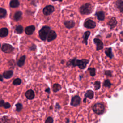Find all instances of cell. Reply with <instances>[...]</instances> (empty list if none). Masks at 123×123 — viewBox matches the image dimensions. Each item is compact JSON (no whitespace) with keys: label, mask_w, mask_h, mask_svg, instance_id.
Segmentation results:
<instances>
[{"label":"cell","mask_w":123,"mask_h":123,"mask_svg":"<svg viewBox=\"0 0 123 123\" xmlns=\"http://www.w3.org/2000/svg\"><path fill=\"white\" fill-rule=\"evenodd\" d=\"M89 63V60L87 59L78 60L76 58H74L68 61L66 63V65L68 67H72L78 66L80 69H84Z\"/></svg>","instance_id":"cell-1"},{"label":"cell","mask_w":123,"mask_h":123,"mask_svg":"<svg viewBox=\"0 0 123 123\" xmlns=\"http://www.w3.org/2000/svg\"><path fill=\"white\" fill-rule=\"evenodd\" d=\"M51 31V28L48 26H44L38 31L39 37L41 40H46L47 38L48 35Z\"/></svg>","instance_id":"cell-2"},{"label":"cell","mask_w":123,"mask_h":123,"mask_svg":"<svg viewBox=\"0 0 123 123\" xmlns=\"http://www.w3.org/2000/svg\"><path fill=\"white\" fill-rule=\"evenodd\" d=\"M93 112L97 115H102L105 111V106L102 103H96L92 107Z\"/></svg>","instance_id":"cell-3"},{"label":"cell","mask_w":123,"mask_h":123,"mask_svg":"<svg viewBox=\"0 0 123 123\" xmlns=\"http://www.w3.org/2000/svg\"><path fill=\"white\" fill-rule=\"evenodd\" d=\"M92 6L89 4H86L80 8V12L82 15H89L92 12Z\"/></svg>","instance_id":"cell-4"},{"label":"cell","mask_w":123,"mask_h":123,"mask_svg":"<svg viewBox=\"0 0 123 123\" xmlns=\"http://www.w3.org/2000/svg\"><path fill=\"white\" fill-rule=\"evenodd\" d=\"M14 50V47L9 44L4 43L2 46V51L5 53H11Z\"/></svg>","instance_id":"cell-5"},{"label":"cell","mask_w":123,"mask_h":123,"mask_svg":"<svg viewBox=\"0 0 123 123\" xmlns=\"http://www.w3.org/2000/svg\"><path fill=\"white\" fill-rule=\"evenodd\" d=\"M81 102V98L78 95L75 96L71 99V105L74 107H76L78 106Z\"/></svg>","instance_id":"cell-6"},{"label":"cell","mask_w":123,"mask_h":123,"mask_svg":"<svg viewBox=\"0 0 123 123\" xmlns=\"http://www.w3.org/2000/svg\"><path fill=\"white\" fill-rule=\"evenodd\" d=\"M94 43L96 45V50L99 51L101 50H102L103 48V43L102 42V41L99 39L95 38L93 40Z\"/></svg>","instance_id":"cell-7"},{"label":"cell","mask_w":123,"mask_h":123,"mask_svg":"<svg viewBox=\"0 0 123 123\" xmlns=\"http://www.w3.org/2000/svg\"><path fill=\"white\" fill-rule=\"evenodd\" d=\"M54 10V8L53 6L48 5L44 8L43 10V13L44 15L49 16L51 15L52 13H53Z\"/></svg>","instance_id":"cell-8"},{"label":"cell","mask_w":123,"mask_h":123,"mask_svg":"<svg viewBox=\"0 0 123 123\" xmlns=\"http://www.w3.org/2000/svg\"><path fill=\"white\" fill-rule=\"evenodd\" d=\"M96 23L91 20H88L84 23V26L87 29H92L96 27Z\"/></svg>","instance_id":"cell-9"},{"label":"cell","mask_w":123,"mask_h":123,"mask_svg":"<svg viewBox=\"0 0 123 123\" xmlns=\"http://www.w3.org/2000/svg\"><path fill=\"white\" fill-rule=\"evenodd\" d=\"M57 37V34L55 31L51 30L47 37V41L48 42H51L52 41L55 39Z\"/></svg>","instance_id":"cell-10"},{"label":"cell","mask_w":123,"mask_h":123,"mask_svg":"<svg viewBox=\"0 0 123 123\" xmlns=\"http://www.w3.org/2000/svg\"><path fill=\"white\" fill-rule=\"evenodd\" d=\"M94 92L91 90H88L86 91L84 99L83 100V102L84 103L86 102L87 98H89L90 100H92L94 98Z\"/></svg>","instance_id":"cell-11"},{"label":"cell","mask_w":123,"mask_h":123,"mask_svg":"<svg viewBox=\"0 0 123 123\" xmlns=\"http://www.w3.org/2000/svg\"><path fill=\"white\" fill-rule=\"evenodd\" d=\"M36 28L34 25H30L27 26L25 29V34L28 35H31L33 34Z\"/></svg>","instance_id":"cell-12"},{"label":"cell","mask_w":123,"mask_h":123,"mask_svg":"<svg viewBox=\"0 0 123 123\" xmlns=\"http://www.w3.org/2000/svg\"><path fill=\"white\" fill-rule=\"evenodd\" d=\"M25 96L29 100H33L35 98V93L32 89H30L25 93Z\"/></svg>","instance_id":"cell-13"},{"label":"cell","mask_w":123,"mask_h":123,"mask_svg":"<svg viewBox=\"0 0 123 123\" xmlns=\"http://www.w3.org/2000/svg\"><path fill=\"white\" fill-rule=\"evenodd\" d=\"M13 76V71L12 70L5 71L3 74L4 78L5 79H9L11 78Z\"/></svg>","instance_id":"cell-14"},{"label":"cell","mask_w":123,"mask_h":123,"mask_svg":"<svg viewBox=\"0 0 123 123\" xmlns=\"http://www.w3.org/2000/svg\"><path fill=\"white\" fill-rule=\"evenodd\" d=\"M64 25L67 29H70L73 28L75 25V23L72 21H67L64 22Z\"/></svg>","instance_id":"cell-15"},{"label":"cell","mask_w":123,"mask_h":123,"mask_svg":"<svg viewBox=\"0 0 123 123\" xmlns=\"http://www.w3.org/2000/svg\"><path fill=\"white\" fill-rule=\"evenodd\" d=\"M107 25L110 27L111 29H114L117 25V21L116 19L114 17L111 18V19L108 22Z\"/></svg>","instance_id":"cell-16"},{"label":"cell","mask_w":123,"mask_h":123,"mask_svg":"<svg viewBox=\"0 0 123 123\" xmlns=\"http://www.w3.org/2000/svg\"><path fill=\"white\" fill-rule=\"evenodd\" d=\"M9 33L8 30L6 28H2L0 30V37L1 38L6 37L8 36Z\"/></svg>","instance_id":"cell-17"},{"label":"cell","mask_w":123,"mask_h":123,"mask_svg":"<svg viewBox=\"0 0 123 123\" xmlns=\"http://www.w3.org/2000/svg\"><path fill=\"white\" fill-rule=\"evenodd\" d=\"M90 35V32L89 31H87L84 33V35L83 36V43H85L86 45H88V38Z\"/></svg>","instance_id":"cell-18"},{"label":"cell","mask_w":123,"mask_h":123,"mask_svg":"<svg viewBox=\"0 0 123 123\" xmlns=\"http://www.w3.org/2000/svg\"><path fill=\"white\" fill-rule=\"evenodd\" d=\"M25 58L26 56L25 55H23L20 58V59L18 60V62H17V64L18 66L21 67L24 65L25 63Z\"/></svg>","instance_id":"cell-19"},{"label":"cell","mask_w":123,"mask_h":123,"mask_svg":"<svg viewBox=\"0 0 123 123\" xmlns=\"http://www.w3.org/2000/svg\"><path fill=\"white\" fill-rule=\"evenodd\" d=\"M96 15L98 19L100 21H103L105 18L104 13L102 11H99L97 12L96 13Z\"/></svg>","instance_id":"cell-20"},{"label":"cell","mask_w":123,"mask_h":123,"mask_svg":"<svg viewBox=\"0 0 123 123\" xmlns=\"http://www.w3.org/2000/svg\"><path fill=\"white\" fill-rule=\"evenodd\" d=\"M105 53L106 54V56L111 59H112L114 57V55L112 53V48H106L105 50Z\"/></svg>","instance_id":"cell-21"},{"label":"cell","mask_w":123,"mask_h":123,"mask_svg":"<svg viewBox=\"0 0 123 123\" xmlns=\"http://www.w3.org/2000/svg\"><path fill=\"white\" fill-rule=\"evenodd\" d=\"M116 5L120 12L123 13V1L122 0H118L116 2Z\"/></svg>","instance_id":"cell-22"},{"label":"cell","mask_w":123,"mask_h":123,"mask_svg":"<svg viewBox=\"0 0 123 123\" xmlns=\"http://www.w3.org/2000/svg\"><path fill=\"white\" fill-rule=\"evenodd\" d=\"M22 15V13L21 11H17V12L13 17V18L16 21H18L20 20Z\"/></svg>","instance_id":"cell-23"},{"label":"cell","mask_w":123,"mask_h":123,"mask_svg":"<svg viewBox=\"0 0 123 123\" xmlns=\"http://www.w3.org/2000/svg\"><path fill=\"white\" fill-rule=\"evenodd\" d=\"M62 89L61 86L59 84H54L52 86V90L54 92H57Z\"/></svg>","instance_id":"cell-24"},{"label":"cell","mask_w":123,"mask_h":123,"mask_svg":"<svg viewBox=\"0 0 123 123\" xmlns=\"http://www.w3.org/2000/svg\"><path fill=\"white\" fill-rule=\"evenodd\" d=\"M0 105H1V107H3L5 109H9L11 107V105L9 102H5L3 100H1Z\"/></svg>","instance_id":"cell-25"},{"label":"cell","mask_w":123,"mask_h":123,"mask_svg":"<svg viewBox=\"0 0 123 123\" xmlns=\"http://www.w3.org/2000/svg\"><path fill=\"white\" fill-rule=\"evenodd\" d=\"M10 5L12 8H16L19 5V2L18 0H12L10 2Z\"/></svg>","instance_id":"cell-26"},{"label":"cell","mask_w":123,"mask_h":123,"mask_svg":"<svg viewBox=\"0 0 123 123\" xmlns=\"http://www.w3.org/2000/svg\"><path fill=\"white\" fill-rule=\"evenodd\" d=\"M15 32L18 34H22L23 32V27L21 25H18L17 26L15 30Z\"/></svg>","instance_id":"cell-27"},{"label":"cell","mask_w":123,"mask_h":123,"mask_svg":"<svg viewBox=\"0 0 123 123\" xmlns=\"http://www.w3.org/2000/svg\"><path fill=\"white\" fill-rule=\"evenodd\" d=\"M6 11L5 9H3L1 8L0 9V18H4L6 15Z\"/></svg>","instance_id":"cell-28"},{"label":"cell","mask_w":123,"mask_h":123,"mask_svg":"<svg viewBox=\"0 0 123 123\" xmlns=\"http://www.w3.org/2000/svg\"><path fill=\"white\" fill-rule=\"evenodd\" d=\"M94 89L96 90H99L100 88H101V82L100 81H96L94 84Z\"/></svg>","instance_id":"cell-29"},{"label":"cell","mask_w":123,"mask_h":123,"mask_svg":"<svg viewBox=\"0 0 123 123\" xmlns=\"http://www.w3.org/2000/svg\"><path fill=\"white\" fill-rule=\"evenodd\" d=\"M16 111L17 112H20L23 109V105L21 103H17L16 105Z\"/></svg>","instance_id":"cell-30"},{"label":"cell","mask_w":123,"mask_h":123,"mask_svg":"<svg viewBox=\"0 0 123 123\" xmlns=\"http://www.w3.org/2000/svg\"><path fill=\"white\" fill-rule=\"evenodd\" d=\"M88 70L89 72L90 75L93 77L96 75V69L94 68H89Z\"/></svg>","instance_id":"cell-31"},{"label":"cell","mask_w":123,"mask_h":123,"mask_svg":"<svg viewBox=\"0 0 123 123\" xmlns=\"http://www.w3.org/2000/svg\"><path fill=\"white\" fill-rule=\"evenodd\" d=\"M22 83V80L20 78H17V79H16L15 80H14V81H13V85H16V86H18V85H20Z\"/></svg>","instance_id":"cell-32"},{"label":"cell","mask_w":123,"mask_h":123,"mask_svg":"<svg viewBox=\"0 0 123 123\" xmlns=\"http://www.w3.org/2000/svg\"><path fill=\"white\" fill-rule=\"evenodd\" d=\"M112 85V84L111 83L110 81H109V80L107 79L104 81L103 82V86L107 87V88H110Z\"/></svg>","instance_id":"cell-33"},{"label":"cell","mask_w":123,"mask_h":123,"mask_svg":"<svg viewBox=\"0 0 123 123\" xmlns=\"http://www.w3.org/2000/svg\"><path fill=\"white\" fill-rule=\"evenodd\" d=\"M53 122V118L51 116L48 117L46 120V121H45V123H52Z\"/></svg>","instance_id":"cell-34"},{"label":"cell","mask_w":123,"mask_h":123,"mask_svg":"<svg viewBox=\"0 0 123 123\" xmlns=\"http://www.w3.org/2000/svg\"><path fill=\"white\" fill-rule=\"evenodd\" d=\"M104 74L107 76H112V72H111V71H109V70L105 71Z\"/></svg>","instance_id":"cell-35"},{"label":"cell","mask_w":123,"mask_h":123,"mask_svg":"<svg viewBox=\"0 0 123 123\" xmlns=\"http://www.w3.org/2000/svg\"><path fill=\"white\" fill-rule=\"evenodd\" d=\"M36 49V46L35 45L33 44V45H32L30 47V51H34V50H35Z\"/></svg>","instance_id":"cell-36"},{"label":"cell","mask_w":123,"mask_h":123,"mask_svg":"<svg viewBox=\"0 0 123 123\" xmlns=\"http://www.w3.org/2000/svg\"><path fill=\"white\" fill-rule=\"evenodd\" d=\"M60 108H61V106H60V105H59V103H56V106H55V108H56V109H57L58 110V109H60Z\"/></svg>","instance_id":"cell-37"},{"label":"cell","mask_w":123,"mask_h":123,"mask_svg":"<svg viewBox=\"0 0 123 123\" xmlns=\"http://www.w3.org/2000/svg\"><path fill=\"white\" fill-rule=\"evenodd\" d=\"M45 91L47 92L48 94H50V89L49 88H48L47 89H46L45 90Z\"/></svg>","instance_id":"cell-38"},{"label":"cell","mask_w":123,"mask_h":123,"mask_svg":"<svg viewBox=\"0 0 123 123\" xmlns=\"http://www.w3.org/2000/svg\"><path fill=\"white\" fill-rule=\"evenodd\" d=\"M65 122H66V123H69V122H70L69 119L66 118V121H65Z\"/></svg>","instance_id":"cell-39"},{"label":"cell","mask_w":123,"mask_h":123,"mask_svg":"<svg viewBox=\"0 0 123 123\" xmlns=\"http://www.w3.org/2000/svg\"><path fill=\"white\" fill-rule=\"evenodd\" d=\"M3 78H4V77H3V75H1V82H3Z\"/></svg>","instance_id":"cell-40"},{"label":"cell","mask_w":123,"mask_h":123,"mask_svg":"<svg viewBox=\"0 0 123 123\" xmlns=\"http://www.w3.org/2000/svg\"><path fill=\"white\" fill-rule=\"evenodd\" d=\"M52 1L53 2H55V1H59V2H62L63 0H52Z\"/></svg>","instance_id":"cell-41"},{"label":"cell","mask_w":123,"mask_h":123,"mask_svg":"<svg viewBox=\"0 0 123 123\" xmlns=\"http://www.w3.org/2000/svg\"><path fill=\"white\" fill-rule=\"evenodd\" d=\"M64 60H62V61H61V64H64Z\"/></svg>","instance_id":"cell-42"},{"label":"cell","mask_w":123,"mask_h":123,"mask_svg":"<svg viewBox=\"0 0 123 123\" xmlns=\"http://www.w3.org/2000/svg\"></svg>","instance_id":"cell-43"}]
</instances>
